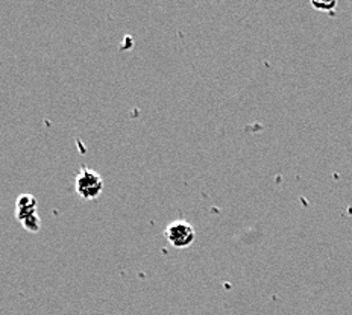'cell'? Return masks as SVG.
Instances as JSON below:
<instances>
[{"mask_svg": "<svg viewBox=\"0 0 352 315\" xmlns=\"http://www.w3.org/2000/svg\"><path fill=\"white\" fill-rule=\"evenodd\" d=\"M75 189L80 199L94 200L104 191V179L93 168L82 167L75 180Z\"/></svg>", "mask_w": 352, "mask_h": 315, "instance_id": "cell-1", "label": "cell"}, {"mask_svg": "<svg viewBox=\"0 0 352 315\" xmlns=\"http://www.w3.org/2000/svg\"><path fill=\"white\" fill-rule=\"evenodd\" d=\"M38 214V202L32 194H21L16 202V218L20 223Z\"/></svg>", "mask_w": 352, "mask_h": 315, "instance_id": "cell-3", "label": "cell"}, {"mask_svg": "<svg viewBox=\"0 0 352 315\" xmlns=\"http://www.w3.org/2000/svg\"><path fill=\"white\" fill-rule=\"evenodd\" d=\"M167 243L175 248H186L192 246L196 240V231L190 223L184 220H175L170 224H167L164 231Z\"/></svg>", "mask_w": 352, "mask_h": 315, "instance_id": "cell-2", "label": "cell"}, {"mask_svg": "<svg viewBox=\"0 0 352 315\" xmlns=\"http://www.w3.org/2000/svg\"><path fill=\"white\" fill-rule=\"evenodd\" d=\"M21 226H23V229H26L28 232L36 233V232H40V229H41V218H40L38 214H36L31 218L25 220V222L21 223Z\"/></svg>", "mask_w": 352, "mask_h": 315, "instance_id": "cell-4", "label": "cell"}, {"mask_svg": "<svg viewBox=\"0 0 352 315\" xmlns=\"http://www.w3.org/2000/svg\"><path fill=\"white\" fill-rule=\"evenodd\" d=\"M311 6L318 11L331 12L337 8V2H336V0H331V2H320V0H316V2H311Z\"/></svg>", "mask_w": 352, "mask_h": 315, "instance_id": "cell-5", "label": "cell"}]
</instances>
